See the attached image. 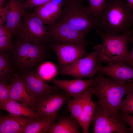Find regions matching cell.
I'll return each instance as SVG.
<instances>
[{
  "label": "cell",
  "mask_w": 133,
  "mask_h": 133,
  "mask_svg": "<svg viewBox=\"0 0 133 133\" xmlns=\"http://www.w3.org/2000/svg\"><path fill=\"white\" fill-rule=\"evenodd\" d=\"M7 0H0V7L2 6L3 5Z\"/></svg>",
  "instance_id": "e575fe53"
},
{
  "label": "cell",
  "mask_w": 133,
  "mask_h": 133,
  "mask_svg": "<svg viewBox=\"0 0 133 133\" xmlns=\"http://www.w3.org/2000/svg\"><path fill=\"white\" fill-rule=\"evenodd\" d=\"M59 121L51 127L49 133H79L80 127L78 122L71 116L59 117Z\"/></svg>",
  "instance_id": "44dd1931"
},
{
  "label": "cell",
  "mask_w": 133,
  "mask_h": 133,
  "mask_svg": "<svg viewBox=\"0 0 133 133\" xmlns=\"http://www.w3.org/2000/svg\"><path fill=\"white\" fill-rule=\"evenodd\" d=\"M133 10L123 0H108L97 18L96 29L120 34L132 29Z\"/></svg>",
  "instance_id": "7a4b0ae2"
},
{
  "label": "cell",
  "mask_w": 133,
  "mask_h": 133,
  "mask_svg": "<svg viewBox=\"0 0 133 133\" xmlns=\"http://www.w3.org/2000/svg\"><path fill=\"white\" fill-rule=\"evenodd\" d=\"M14 59L19 68L26 69L34 66L43 58L45 47L43 44H37L21 39L14 46Z\"/></svg>",
  "instance_id": "52a82bcc"
},
{
  "label": "cell",
  "mask_w": 133,
  "mask_h": 133,
  "mask_svg": "<svg viewBox=\"0 0 133 133\" xmlns=\"http://www.w3.org/2000/svg\"><path fill=\"white\" fill-rule=\"evenodd\" d=\"M64 3V0L59 1L51 0L35 8L33 12L45 24L51 25L56 22L60 14Z\"/></svg>",
  "instance_id": "2e32d148"
},
{
  "label": "cell",
  "mask_w": 133,
  "mask_h": 133,
  "mask_svg": "<svg viewBox=\"0 0 133 133\" xmlns=\"http://www.w3.org/2000/svg\"><path fill=\"white\" fill-rule=\"evenodd\" d=\"M12 33L5 25L0 26V50L6 51L13 49L12 43Z\"/></svg>",
  "instance_id": "484cf974"
},
{
  "label": "cell",
  "mask_w": 133,
  "mask_h": 133,
  "mask_svg": "<svg viewBox=\"0 0 133 133\" xmlns=\"http://www.w3.org/2000/svg\"><path fill=\"white\" fill-rule=\"evenodd\" d=\"M7 5L9 11L5 26L13 35L21 22L25 9L23 3L18 0H9Z\"/></svg>",
  "instance_id": "d6986e66"
},
{
  "label": "cell",
  "mask_w": 133,
  "mask_h": 133,
  "mask_svg": "<svg viewBox=\"0 0 133 133\" xmlns=\"http://www.w3.org/2000/svg\"><path fill=\"white\" fill-rule=\"evenodd\" d=\"M54 124L49 117L44 119H31L27 124L22 133H48Z\"/></svg>",
  "instance_id": "7402d4cb"
},
{
  "label": "cell",
  "mask_w": 133,
  "mask_h": 133,
  "mask_svg": "<svg viewBox=\"0 0 133 133\" xmlns=\"http://www.w3.org/2000/svg\"><path fill=\"white\" fill-rule=\"evenodd\" d=\"M71 97L64 91L58 90L54 93L36 97L33 109L37 114L39 119L49 117L54 124L59 117V112L66 104Z\"/></svg>",
  "instance_id": "8992f818"
},
{
  "label": "cell",
  "mask_w": 133,
  "mask_h": 133,
  "mask_svg": "<svg viewBox=\"0 0 133 133\" xmlns=\"http://www.w3.org/2000/svg\"><path fill=\"white\" fill-rule=\"evenodd\" d=\"M93 120L94 133H130L125 124L106 115L100 106L96 107Z\"/></svg>",
  "instance_id": "8fae6325"
},
{
  "label": "cell",
  "mask_w": 133,
  "mask_h": 133,
  "mask_svg": "<svg viewBox=\"0 0 133 133\" xmlns=\"http://www.w3.org/2000/svg\"><path fill=\"white\" fill-rule=\"evenodd\" d=\"M126 3L127 6L133 10V0H126Z\"/></svg>",
  "instance_id": "836d02e7"
},
{
  "label": "cell",
  "mask_w": 133,
  "mask_h": 133,
  "mask_svg": "<svg viewBox=\"0 0 133 133\" xmlns=\"http://www.w3.org/2000/svg\"><path fill=\"white\" fill-rule=\"evenodd\" d=\"M88 8L93 16L97 18L104 7L106 0H89Z\"/></svg>",
  "instance_id": "83f0119b"
},
{
  "label": "cell",
  "mask_w": 133,
  "mask_h": 133,
  "mask_svg": "<svg viewBox=\"0 0 133 133\" xmlns=\"http://www.w3.org/2000/svg\"><path fill=\"white\" fill-rule=\"evenodd\" d=\"M52 0H26L23 3L24 8H36Z\"/></svg>",
  "instance_id": "f546056e"
},
{
  "label": "cell",
  "mask_w": 133,
  "mask_h": 133,
  "mask_svg": "<svg viewBox=\"0 0 133 133\" xmlns=\"http://www.w3.org/2000/svg\"><path fill=\"white\" fill-rule=\"evenodd\" d=\"M49 41L58 43L85 45L88 44L86 34L76 30L69 25L57 22L46 26Z\"/></svg>",
  "instance_id": "9c48e42d"
},
{
  "label": "cell",
  "mask_w": 133,
  "mask_h": 133,
  "mask_svg": "<svg viewBox=\"0 0 133 133\" xmlns=\"http://www.w3.org/2000/svg\"><path fill=\"white\" fill-rule=\"evenodd\" d=\"M94 78L87 80L80 79L61 80L52 79L50 81L58 89L62 90L73 98L82 94L93 84Z\"/></svg>",
  "instance_id": "9a60e30c"
},
{
  "label": "cell",
  "mask_w": 133,
  "mask_h": 133,
  "mask_svg": "<svg viewBox=\"0 0 133 133\" xmlns=\"http://www.w3.org/2000/svg\"><path fill=\"white\" fill-rule=\"evenodd\" d=\"M90 87L93 94L99 100L100 106L106 115L120 121L119 113L122 99L126 94L133 90V80L126 84H121L104 76L100 73L94 78Z\"/></svg>",
  "instance_id": "6da1fadb"
},
{
  "label": "cell",
  "mask_w": 133,
  "mask_h": 133,
  "mask_svg": "<svg viewBox=\"0 0 133 133\" xmlns=\"http://www.w3.org/2000/svg\"><path fill=\"white\" fill-rule=\"evenodd\" d=\"M17 30L16 33L20 39L28 42L43 44L49 41L46 26L33 12L27 13Z\"/></svg>",
  "instance_id": "5b68a950"
},
{
  "label": "cell",
  "mask_w": 133,
  "mask_h": 133,
  "mask_svg": "<svg viewBox=\"0 0 133 133\" xmlns=\"http://www.w3.org/2000/svg\"><path fill=\"white\" fill-rule=\"evenodd\" d=\"M89 87L84 92L83 107L81 114L77 121L84 133H88L96 107V104L92 100L93 94Z\"/></svg>",
  "instance_id": "e0dca14e"
},
{
  "label": "cell",
  "mask_w": 133,
  "mask_h": 133,
  "mask_svg": "<svg viewBox=\"0 0 133 133\" xmlns=\"http://www.w3.org/2000/svg\"><path fill=\"white\" fill-rule=\"evenodd\" d=\"M29 90L36 97L55 92L58 89L48 84L34 71L26 73L21 77Z\"/></svg>",
  "instance_id": "4fadbf2b"
},
{
  "label": "cell",
  "mask_w": 133,
  "mask_h": 133,
  "mask_svg": "<svg viewBox=\"0 0 133 133\" xmlns=\"http://www.w3.org/2000/svg\"><path fill=\"white\" fill-rule=\"evenodd\" d=\"M126 95V98L121 102L120 111L122 114H133V91Z\"/></svg>",
  "instance_id": "f1b7e54d"
},
{
  "label": "cell",
  "mask_w": 133,
  "mask_h": 133,
  "mask_svg": "<svg viewBox=\"0 0 133 133\" xmlns=\"http://www.w3.org/2000/svg\"><path fill=\"white\" fill-rule=\"evenodd\" d=\"M8 11V8L7 5L5 7H0V26L3 25L5 21H6Z\"/></svg>",
  "instance_id": "1f68e13d"
},
{
  "label": "cell",
  "mask_w": 133,
  "mask_h": 133,
  "mask_svg": "<svg viewBox=\"0 0 133 133\" xmlns=\"http://www.w3.org/2000/svg\"></svg>",
  "instance_id": "d590c367"
},
{
  "label": "cell",
  "mask_w": 133,
  "mask_h": 133,
  "mask_svg": "<svg viewBox=\"0 0 133 133\" xmlns=\"http://www.w3.org/2000/svg\"><path fill=\"white\" fill-rule=\"evenodd\" d=\"M84 92L80 95L69 100L66 103L71 116L77 121L81 114L83 107Z\"/></svg>",
  "instance_id": "603a6c76"
},
{
  "label": "cell",
  "mask_w": 133,
  "mask_h": 133,
  "mask_svg": "<svg viewBox=\"0 0 133 133\" xmlns=\"http://www.w3.org/2000/svg\"><path fill=\"white\" fill-rule=\"evenodd\" d=\"M122 61L114 62L107 64L106 66H102L98 62L97 65L98 71L105 74L112 79L121 84L133 79V67L126 65Z\"/></svg>",
  "instance_id": "7c38bea8"
},
{
  "label": "cell",
  "mask_w": 133,
  "mask_h": 133,
  "mask_svg": "<svg viewBox=\"0 0 133 133\" xmlns=\"http://www.w3.org/2000/svg\"><path fill=\"white\" fill-rule=\"evenodd\" d=\"M6 51H0V79L7 81L10 77L12 70L10 61Z\"/></svg>",
  "instance_id": "cb8c5ba5"
},
{
  "label": "cell",
  "mask_w": 133,
  "mask_h": 133,
  "mask_svg": "<svg viewBox=\"0 0 133 133\" xmlns=\"http://www.w3.org/2000/svg\"><path fill=\"white\" fill-rule=\"evenodd\" d=\"M64 4L57 22L66 23L87 34L96 28L97 19L88 7L83 6L82 0H64Z\"/></svg>",
  "instance_id": "277c9868"
},
{
  "label": "cell",
  "mask_w": 133,
  "mask_h": 133,
  "mask_svg": "<svg viewBox=\"0 0 133 133\" xmlns=\"http://www.w3.org/2000/svg\"><path fill=\"white\" fill-rule=\"evenodd\" d=\"M101 48V45L96 46L93 52L79 59L71 65L60 70L59 74L77 79L94 76L98 72L96 66Z\"/></svg>",
  "instance_id": "ba28073f"
},
{
  "label": "cell",
  "mask_w": 133,
  "mask_h": 133,
  "mask_svg": "<svg viewBox=\"0 0 133 133\" xmlns=\"http://www.w3.org/2000/svg\"><path fill=\"white\" fill-rule=\"evenodd\" d=\"M10 84V100L21 102L33 108L36 97L28 88L21 77L15 75Z\"/></svg>",
  "instance_id": "5bb4252c"
},
{
  "label": "cell",
  "mask_w": 133,
  "mask_h": 133,
  "mask_svg": "<svg viewBox=\"0 0 133 133\" xmlns=\"http://www.w3.org/2000/svg\"><path fill=\"white\" fill-rule=\"evenodd\" d=\"M96 31L102 40L98 62L108 64L120 61L125 63L129 54L128 43L132 42L133 39V30L120 34L105 33L97 29Z\"/></svg>",
  "instance_id": "3957f363"
},
{
  "label": "cell",
  "mask_w": 133,
  "mask_h": 133,
  "mask_svg": "<svg viewBox=\"0 0 133 133\" xmlns=\"http://www.w3.org/2000/svg\"><path fill=\"white\" fill-rule=\"evenodd\" d=\"M119 115L120 120L128 124L130 126L129 129L130 133H133V116L127 114H122Z\"/></svg>",
  "instance_id": "4dcf8cb0"
},
{
  "label": "cell",
  "mask_w": 133,
  "mask_h": 133,
  "mask_svg": "<svg viewBox=\"0 0 133 133\" xmlns=\"http://www.w3.org/2000/svg\"><path fill=\"white\" fill-rule=\"evenodd\" d=\"M85 45L62 43H51L50 47L57 57L60 70L72 65L87 54Z\"/></svg>",
  "instance_id": "30bf717a"
},
{
  "label": "cell",
  "mask_w": 133,
  "mask_h": 133,
  "mask_svg": "<svg viewBox=\"0 0 133 133\" xmlns=\"http://www.w3.org/2000/svg\"><path fill=\"white\" fill-rule=\"evenodd\" d=\"M0 108L10 114L31 119L38 118L37 114L33 108L19 102L10 100L6 104L0 106Z\"/></svg>",
  "instance_id": "ffe728a7"
},
{
  "label": "cell",
  "mask_w": 133,
  "mask_h": 133,
  "mask_svg": "<svg viewBox=\"0 0 133 133\" xmlns=\"http://www.w3.org/2000/svg\"><path fill=\"white\" fill-rule=\"evenodd\" d=\"M132 42L133 43V39ZM125 63L133 67V45L132 50L130 52H129L127 59Z\"/></svg>",
  "instance_id": "d6a6232c"
},
{
  "label": "cell",
  "mask_w": 133,
  "mask_h": 133,
  "mask_svg": "<svg viewBox=\"0 0 133 133\" xmlns=\"http://www.w3.org/2000/svg\"><path fill=\"white\" fill-rule=\"evenodd\" d=\"M31 119L11 114L4 115L0 113V133H22L25 127Z\"/></svg>",
  "instance_id": "ac0fdd59"
},
{
  "label": "cell",
  "mask_w": 133,
  "mask_h": 133,
  "mask_svg": "<svg viewBox=\"0 0 133 133\" xmlns=\"http://www.w3.org/2000/svg\"><path fill=\"white\" fill-rule=\"evenodd\" d=\"M57 70L56 66L50 62L45 63L39 67L38 73L44 80L50 81L57 74Z\"/></svg>",
  "instance_id": "d4e9b609"
},
{
  "label": "cell",
  "mask_w": 133,
  "mask_h": 133,
  "mask_svg": "<svg viewBox=\"0 0 133 133\" xmlns=\"http://www.w3.org/2000/svg\"><path fill=\"white\" fill-rule=\"evenodd\" d=\"M10 84H8L6 81L0 80V106L7 103L10 100Z\"/></svg>",
  "instance_id": "4316f807"
}]
</instances>
